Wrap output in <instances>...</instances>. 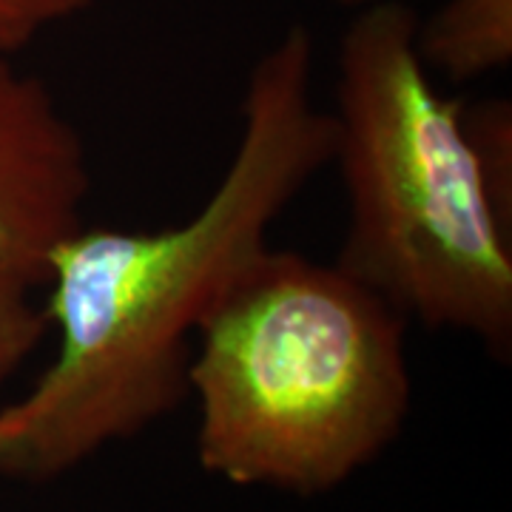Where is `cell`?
Listing matches in <instances>:
<instances>
[{"label": "cell", "mask_w": 512, "mask_h": 512, "mask_svg": "<svg viewBox=\"0 0 512 512\" xmlns=\"http://www.w3.org/2000/svg\"><path fill=\"white\" fill-rule=\"evenodd\" d=\"M97 0H0V55H15L55 23L92 9Z\"/></svg>", "instance_id": "8"}, {"label": "cell", "mask_w": 512, "mask_h": 512, "mask_svg": "<svg viewBox=\"0 0 512 512\" xmlns=\"http://www.w3.org/2000/svg\"><path fill=\"white\" fill-rule=\"evenodd\" d=\"M402 0L356 9L336 52L333 157L348 194L336 268L407 322L512 353V222L484 183L464 100L444 97Z\"/></svg>", "instance_id": "3"}, {"label": "cell", "mask_w": 512, "mask_h": 512, "mask_svg": "<svg viewBox=\"0 0 512 512\" xmlns=\"http://www.w3.org/2000/svg\"><path fill=\"white\" fill-rule=\"evenodd\" d=\"M464 126L498 211L512 222V106L510 100H481L464 106Z\"/></svg>", "instance_id": "6"}, {"label": "cell", "mask_w": 512, "mask_h": 512, "mask_svg": "<svg viewBox=\"0 0 512 512\" xmlns=\"http://www.w3.org/2000/svg\"><path fill=\"white\" fill-rule=\"evenodd\" d=\"M336 6H345V9H362L367 3H376V0H333Z\"/></svg>", "instance_id": "9"}, {"label": "cell", "mask_w": 512, "mask_h": 512, "mask_svg": "<svg viewBox=\"0 0 512 512\" xmlns=\"http://www.w3.org/2000/svg\"><path fill=\"white\" fill-rule=\"evenodd\" d=\"M416 49L427 72L473 83L507 69L512 60V0H447L419 20Z\"/></svg>", "instance_id": "5"}, {"label": "cell", "mask_w": 512, "mask_h": 512, "mask_svg": "<svg viewBox=\"0 0 512 512\" xmlns=\"http://www.w3.org/2000/svg\"><path fill=\"white\" fill-rule=\"evenodd\" d=\"M92 168L49 86L0 55V274L46 282L55 248L83 228Z\"/></svg>", "instance_id": "4"}, {"label": "cell", "mask_w": 512, "mask_h": 512, "mask_svg": "<svg viewBox=\"0 0 512 512\" xmlns=\"http://www.w3.org/2000/svg\"><path fill=\"white\" fill-rule=\"evenodd\" d=\"M313 40L296 23L256 57L237 151L194 217L160 231L80 228L49 259L43 308L55 362L0 410V476L43 484L134 439L188 396L202 316L333 157V117L311 97Z\"/></svg>", "instance_id": "1"}, {"label": "cell", "mask_w": 512, "mask_h": 512, "mask_svg": "<svg viewBox=\"0 0 512 512\" xmlns=\"http://www.w3.org/2000/svg\"><path fill=\"white\" fill-rule=\"evenodd\" d=\"M46 313L32 299V285L0 274V384L18 370L46 333Z\"/></svg>", "instance_id": "7"}, {"label": "cell", "mask_w": 512, "mask_h": 512, "mask_svg": "<svg viewBox=\"0 0 512 512\" xmlns=\"http://www.w3.org/2000/svg\"><path fill=\"white\" fill-rule=\"evenodd\" d=\"M407 319L342 268L271 245L197 325V458L237 487L322 495L402 433Z\"/></svg>", "instance_id": "2"}]
</instances>
